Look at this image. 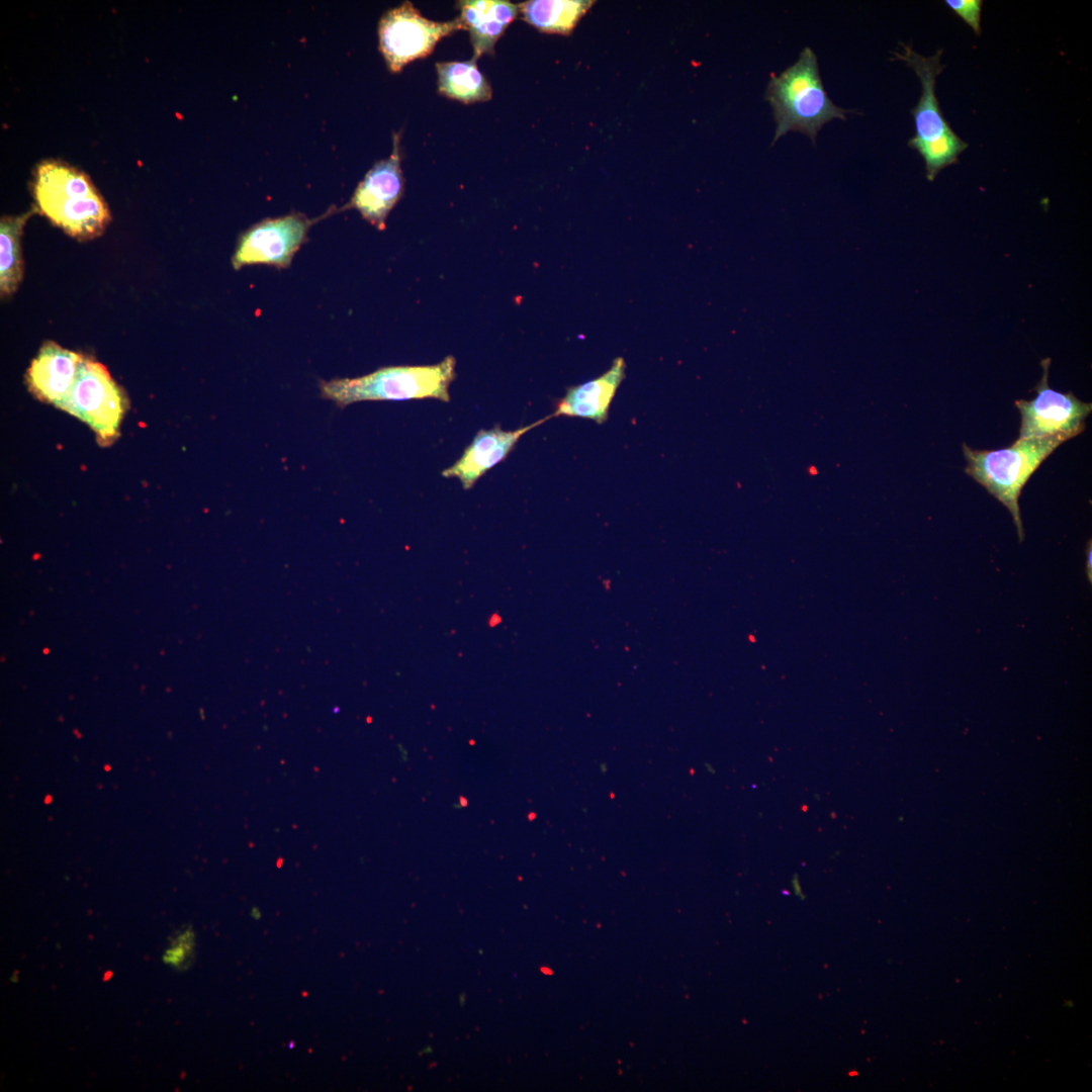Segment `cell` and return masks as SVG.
Listing matches in <instances>:
<instances>
[{"label":"cell","instance_id":"6da1fadb","mask_svg":"<svg viewBox=\"0 0 1092 1092\" xmlns=\"http://www.w3.org/2000/svg\"><path fill=\"white\" fill-rule=\"evenodd\" d=\"M765 100L772 108L776 131L771 145L791 130L815 143L821 127L832 119H845L850 110L835 105L820 77L817 57L806 47L798 60L781 74L770 75Z\"/></svg>","mask_w":1092,"mask_h":1092},{"label":"cell","instance_id":"7a4b0ae2","mask_svg":"<svg viewBox=\"0 0 1092 1092\" xmlns=\"http://www.w3.org/2000/svg\"><path fill=\"white\" fill-rule=\"evenodd\" d=\"M33 194L38 211L79 240L100 236L110 221L109 209L89 178L61 162L37 166Z\"/></svg>","mask_w":1092,"mask_h":1092},{"label":"cell","instance_id":"3957f363","mask_svg":"<svg viewBox=\"0 0 1092 1092\" xmlns=\"http://www.w3.org/2000/svg\"><path fill=\"white\" fill-rule=\"evenodd\" d=\"M455 366L450 355L433 365L389 366L360 377L322 380L320 390L322 397L341 407L364 400L436 398L448 402Z\"/></svg>","mask_w":1092,"mask_h":1092},{"label":"cell","instance_id":"277c9868","mask_svg":"<svg viewBox=\"0 0 1092 1092\" xmlns=\"http://www.w3.org/2000/svg\"><path fill=\"white\" fill-rule=\"evenodd\" d=\"M1064 442L1057 438L1017 439L1008 448L975 450L966 443V473L1002 503L1010 512L1019 541L1024 540L1018 499L1029 477Z\"/></svg>","mask_w":1092,"mask_h":1092},{"label":"cell","instance_id":"5b68a950","mask_svg":"<svg viewBox=\"0 0 1092 1092\" xmlns=\"http://www.w3.org/2000/svg\"><path fill=\"white\" fill-rule=\"evenodd\" d=\"M463 29L459 17L438 22L424 17L410 1L387 10L378 23L379 51L392 73L429 56L449 34Z\"/></svg>","mask_w":1092,"mask_h":1092},{"label":"cell","instance_id":"8992f818","mask_svg":"<svg viewBox=\"0 0 1092 1092\" xmlns=\"http://www.w3.org/2000/svg\"><path fill=\"white\" fill-rule=\"evenodd\" d=\"M1041 379L1034 387L1036 395L1030 400L1017 399L1020 414L1019 439L1057 438L1066 442L1086 429V418L1092 403L1077 398L1073 392H1059L1049 385L1051 359L1040 362Z\"/></svg>","mask_w":1092,"mask_h":1092},{"label":"cell","instance_id":"52a82bcc","mask_svg":"<svg viewBox=\"0 0 1092 1092\" xmlns=\"http://www.w3.org/2000/svg\"><path fill=\"white\" fill-rule=\"evenodd\" d=\"M126 398L101 363L84 359L77 381L62 411L85 422L100 445L111 444L119 434Z\"/></svg>","mask_w":1092,"mask_h":1092},{"label":"cell","instance_id":"ba28073f","mask_svg":"<svg viewBox=\"0 0 1092 1092\" xmlns=\"http://www.w3.org/2000/svg\"><path fill=\"white\" fill-rule=\"evenodd\" d=\"M311 224L301 213L257 222L241 235L232 259L234 268L260 264L287 268Z\"/></svg>","mask_w":1092,"mask_h":1092},{"label":"cell","instance_id":"9c48e42d","mask_svg":"<svg viewBox=\"0 0 1092 1092\" xmlns=\"http://www.w3.org/2000/svg\"><path fill=\"white\" fill-rule=\"evenodd\" d=\"M398 142L399 135L394 133L391 155L373 165L356 187L348 204L379 231L385 230L387 215L403 194Z\"/></svg>","mask_w":1092,"mask_h":1092},{"label":"cell","instance_id":"30bf717a","mask_svg":"<svg viewBox=\"0 0 1092 1092\" xmlns=\"http://www.w3.org/2000/svg\"><path fill=\"white\" fill-rule=\"evenodd\" d=\"M85 357L54 342L46 343L31 362L26 381L39 400L62 410L77 381Z\"/></svg>","mask_w":1092,"mask_h":1092},{"label":"cell","instance_id":"8fae6325","mask_svg":"<svg viewBox=\"0 0 1092 1092\" xmlns=\"http://www.w3.org/2000/svg\"><path fill=\"white\" fill-rule=\"evenodd\" d=\"M551 418L552 415L547 416L515 431H505L498 426L478 431L461 457L443 470L442 475L459 479L464 489L472 488L487 470L510 454L523 435Z\"/></svg>","mask_w":1092,"mask_h":1092},{"label":"cell","instance_id":"7c38bea8","mask_svg":"<svg viewBox=\"0 0 1092 1092\" xmlns=\"http://www.w3.org/2000/svg\"><path fill=\"white\" fill-rule=\"evenodd\" d=\"M901 48L903 51L895 52L894 56L897 60L905 62L916 73L922 84L919 102L911 109L916 130L914 138L923 142L938 140L951 130L940 111L935 96L936 77L945 67L940 64L942 50L925 58L917 54L911 46L902 43Z\"/></svg>","mask_w":1092,"mask_h":1092},{"label":"cell","instance_id":"4fadbf2b","mask_svg":"<svg viewBox=\"0 0 1092 1092\" xmlns=\"http://www.w3.org/2000/svg\"><path fill=\"white\" fill-rule=\"evenodd\" d=\"M626 363L617 357L611 367L599 377L569 386L555 404L553 417H578L603 424L608 420L610 405L625 378Z\"/></svg>","mask_w":1092,"mask_h":1092},{"label":"cell","instance_id":"5bb4252c","mask_svg":"<svg viewBox=\"0 0 1092 1092\" xmlns=\"http://www.w3.org/2000/svg\"><path fill=\"white\" fill-rule=\"evenodd\" d=\"M459 19L468 30L476 61L493 55L496 41L519 13V6L506 0H463L457 2Z\"/></svg>","mask_w":1092,"mask_h":1092},{"label":"cell","instance_id":"9a60e30c","mask_svg":"<svg viewBox=\"0 0 1092 1092\" xmlns=\"http://www.w3.org/2000/svg\"><path fill=\"white\" fill-rule=\"evenodd\" d=\"M438 91L441 95L469 104L488 101L492 89L477 67V61L436 63Z\"/></svg>","mask_w":1092,"mask_h":1092},{"label":"cell","instance_id":"2e32d148","mask_svg":"<svg viewBox=\"0 0 1092 1092\" xmlns=\"http://www.w3.org/2000/svg\"><path fill=\"white\" fill-rule=\"evenodd\" d=\"M594 3L588 0H531L518 6L522 19L538 30L568 35Z\"/></svg>","mask_w":1092,"mask_h":1092},{"label":"cell","instance_id":"e0dca14e","mask_svg":"<svg viewBox=\"0 0 1092 1092\" xmlns=\"http://www.w3.org/2000/svg\"><path fill=\"white\" fill-rule=\"evenodd\" d=\"M31 212L20 216H5L0 226V290L2 296L13 293L23 275L20 237Z\"/></svg>","mask_w":1092,"mask_h":1092},{"label":"cell","instance_id":"ac0fdd59","mask_svg":"<svg viewBox=\"0 0 1092 1092\" xmlns=\"http://www.w3.org/2000/svg\"><path fill=\"white\" fill-rule=\"evenodd\" d=\"M908 146L922 156L929 181H933L937 173L946 166L958 163L959 155L968 148V144L952 129L932 142H923L913 136L908 141Z\"/></svg>","mask_w":1092,"mask_h":1092},{"label":"cell","instance_id":"d6986e66","mask_svg":"<svg viewBox=\"0 0 1092 1092\" xmlns=\"http://www.w3.org/2000/svg\"><path fill=\"white\" fill-rule=\"evenodd\" d=\"M944 3L967 23L974 32L981 33L982 0H945Z\"/></svg>","mask_w":1092,"mask_h":1092},{"label":"cell","instance_id":"ffe728a7","mask_svg":"<svg viewBox=\"0 0 1092 1092\" xmlns=\"http://www.w3.org/2000/svg\"><path fill=\"white\" fill-rule=\"evenodd\" d=\"M193 933L191 930H186L174 938L170 947L165 950L163 961L167 965L174 966L175 968H182L193 948Z\"/></svg>","mask_w":1092,"mask_h":1092},{"label":"cell","instance_id":"44dd1931","mask_svg":"<svg viewBox=\"0 0 1092 1092\" xmlns=\"http://www.w3.org/2000/svg\"><path fill=\"white\" fill-rule=\"evenodd\" d=\"M1091 561H1092V548H1091V541H1089V543L1087 544V549H1086V574H1087V579H1088V581L1090 583L1092 582V562Z\"/></svg>","mask_w":1092,"mask_h":1092}]
</instances>
